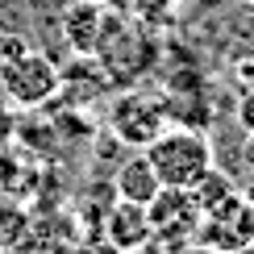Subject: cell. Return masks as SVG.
<instances>
[{"label": "cell", "instance_id": "7", "mask_svg": "<svg viewBox=\"0 0 254 254\" xmlns=\"http://www.w3.org/2000/svg\"><path fill=\"white\" fill-rule=\"evenodd\" d=\"M104 242H109L117 254H142L154 242L150 217H146V204H129V200H113L104 208Z\"/></svg>", "mask_w": 254, "mask_h": 254}, {"label": "cell", "instance_id": "6", "mask_svg": "<svg viewBox=\"0 0 254 254\" xmlns=\"http://www.w3.org/2000/svg\"><path fill=\"white\" fill-rule=\"evenodd\" d=\"M146 217H150L154 242L158 246H184V242H196L200 229V204L188 188H163L150 204H146Z\"/></svg>", "mask_w": 254, "mask_h": 254}, {"label": "cell", "instance_id": "3", "mask_svg": "<svg viewBox=\"0 0 254 254\" xmlns=\"http://www.w3.org/2000/svg\"><path fill=\"white\" fill-rule=\"evenodd\" d=\"M0 96L13 109H46L59 96V67L42 50H21L17 59L0 63Z\"/></svg>", "mask_w": 254, "mask_h": 254}, {"label": "cell", "instance_id": "21", "mask_svg": "<svg viewBox=\"0 0 254 254\" xmlns=\"http://www.w3.org/2000/svg\"><path fill=\"white\" fill-rule=\"evenodd\" d=\"M104 4H117V0H104Z\"/></svg>", "mask_w": 254, "mask_h": 254}, {"label": "cell", "instance_id": "16", "mask_svg": "<svg viewBox=\"0 0 254 254\" xmlns=\"http://www.w3.org/2000/svg\"><path fill=\"white\" fill-rule=\"evenodd\" d=\"M21 50H29V42H25V38H17V34L0 38V63H4V59H17Z\"/></svg>", "mask_w": 254, "mask_h": 254}, {"label": "cell", "instance_id": "10", "mask_svg": "<svg viewBox=\"0 0 254 254\" xmlns=\"http://www.w3.org/2000/svg\"><path fill=\"white\" fill-rule=\"evenodd\" d=\"M34 225V213L25 204H17L13 196H0V254H21Z\"/></svg>", "mask_w": 254, "mask_h": 254}, {"label": "cell", "instance_id": "8", "mask_svg": "<svg viewBox=\"0 0 254 254\" xmlns=\"http://www.w3.org/2000/svg\"><path fill=\"white\" fill-rule=\"evenodd\" d=\"M104 88H113V79L96 55H75L71 67H59V96L71 100L75 109H88L96 96H104Z\"/></svg>", "mask_w": 254, "mask_h": 254}, {"label": "cell", "instance_id": "19", "mask_svg": "<svg viewBox=\"0 0 254 254\" xmlns=\"http://www.w3.org/2000/svg\"><path fill=\"white\" fill-rule=\"evenodd\" d=\"M246 154H250V163H254V137H250V146H246Z\"/></svg>", "mask_w": 254, "mask_h": 254}, {"label": "cell", "instance_id": "2", "mask_svg": "<svg viewBox=\"0 0 254 254\" xmlns=\"http://www.w3.org/2000/svg\"><path fill=\"white\" fill-rule=\"evenodd\" d=\"M104 121H109V133L117 137L121 146L146 150V146L171 125V100H167L163 92L129 88V92H117V96H113Z\"/></svg>", "mask_w": 254, "mask_h": 254}, {"label": "cell", "instance_id": "11", "mask_svg": "<svg viewBox=\"0 0 254 254\" xmlns=\"http://www.w3.org/2000/svg\"><path fill=\"white\" fill-rule=\"evenodd\" d=\"M188 192L196 196V204H200V213H208V208H217V204H225L229 196H238V184H234V179H229V175H225V171H221V167L213 163V167H208V171L200 175V179H196L192 188H188Z\"/></svg>", "mask_w": 254, "mask_h": 254}, {"label": "cell", "instance_id": "9", "mask_svg": "<svg viewBox=\"0 0 254 254\" xmlns=\"http://www.w3.org/2000/svg\"><path fill=\"white\" fill-rule=\"evenodd\" d=\"M158 192H163V179H158V171L150 167V158H146V154L125 158V163L117 167V175H113V196H117V200L150 204Z\"/></svg>", "mask_w": 254, "mask_h": 254}, {"label": "cell", "instance_id": "18", "mask_svg": "<svg viewBox=\"0 0 254 254\" xmlns=\"http://www.w3.org/2000/svg\"><path fill=\"white\" fill-rule=\"evenodd\" d=\"M242 196H246L250 204H254V175H250V184H246V192H242Z\"/></svg>", "mask_w": 254, "mask_h": 254}, {"label": "cell", "instance_id": "12", "mask_svg": "<svg viewBox=\"0 0 254 254\" xmlns=\"http://www.w3.org/2000/svg\"><path fill=\"white\" fill-rule=\"evenodd\" d=\"M21 179H25V150L17 137H4L0 142V196L21 192Z\"/></svg>", "mask_w": 254, "mask_h": 254}, {"label": "cell", "instance_id": "20", "mask_svg": "<svg viewBox=\"0 0 254 254\" xmlns=\"http://www.w3.org/2000/svg\"><path fill=\"white\" fill-rule=\"evenodd\" d=\"M238 254H254V242H250V246H242V250H238Z\"/></svg>", "mask_w": 254, "mask_h": 254}, {"label": "cell", "instance_id": "5", "mask_svg": "<svg viewBox=\"0 0 254 254\" xmlns=\"http://www.w3.org/2000/svg\"><path fill=\"white\" fill-rule=\"evenodd\" d=\"M250 242H254V204L242 192L200 217V229H196V246L200 250L238 254L242 246H250Z\"/></svg>", "mask_w": 254, "mask_h": 254}, {"label": "cell", "instance_id": "15", "mask_svg": "<svg viewBox=\"0 0 254 254\" xmlns=\"http://www.w3.org/2000/svg\"><path fill=\"white\" fill-rule=\"evenodd\" d=\"M13 133H17V113H13V104L0 96V142H4V137H13Z\"/></svg>", "mask_w": 254, "mask_h": 254}, {"label": "cell", "instance_id": "13", "mask_svg": "<svg viewBox=\"0 0 254 254\" xmlns=\"http://www.w3.org/2000/svg\"><path fill=\"white\" fill-rule=\"evenodd\" d=\"M129 4H133V17L142 25H167V21H175L184 0H129Z\"/></svg>", "mask_w": 254, "mask_h": 254}, {"label": "cell", "instance_id": "1", "mask_svg": "<svg viewBox=\"0 0 254 254\" xmlns=\"http://www.w3.org/2000/svg\"><path fill=\"white\" fill-rule=\"evenodd\" d=\"M142 154L150 158L163 188H192L213 167V142L196 125H167Z\"/></svg>", "mask_w": 254, "mask_h": 254}, {"label": "cell", "instance_id": "4", "mask_svg": "<svg viewBox=\"0 0 254 254\" xmlns=\"http://www.w3.org/2000/svg\"><path fill=\"white\" fill-rule=\"evenodd\" d=\"M59 29L71 55H100L125 29V17L104 0H71L59 17Z\"/></svg>", "mask_w": 254, "mask_h": 254}, {"label": "cell", "instance_id": "17", "mask_svg": "<svg viewBox=\"0 0 254 254\" xmlns=\"http://www.w3.org/2000/svg\"><path fill=\"white\" fill-rule=\"evenodd\" d=\"M238 17H242V21H250V25H238L242 34L250 38V34H254V0H238Z\"/></svg>", "mask_w": 254, "mask_h": 254}, {"label": "cell", "instance_id": "14", "mask_svg": "<svg viewBox=\"0 0 254 254\" xmlns=\"http://www.w3.org/2000/svg\"><path fill=\"white\" fill-rule=\"evenodd\" d=\"M238 125L246 129V137H254V88H246L238 96Z\"/></svg>", "mask_w": 254, "mask_h": 254}]
</instances>
